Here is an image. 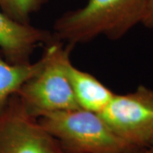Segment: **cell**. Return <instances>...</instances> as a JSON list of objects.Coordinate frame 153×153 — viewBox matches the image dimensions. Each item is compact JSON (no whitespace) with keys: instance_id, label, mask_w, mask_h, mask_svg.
Instances as JSON below:
<instances>
[{"instance_id":"11","label":"cell","mask_w":153,"mask_h":153,"mask_svg":"<svg viewBox=\"0 0 153 153\" xmlns=\"http://www.w3.org/2000/svg\"><path fill=\"white\" fill-rule=\"evenodd\" d=\"M145 153H153V140L150 144V146L145 150Z\"/></svg>"},{"instance_id":"6","label":"cell","mask_w":153,"mask_h":153,"mask_svg":"<svg viewBox=\"0 0 153 153\" xmlns=\"http://www.w3.org/2000/svg\"><path fill=\"white\" fill-rule=\"evenodd\" d=\"M57 40L53 32L15 21L0 10V51L13 64H27L40 44Z\"/></svg>"},{"instance_id":"9","label":"cell","mask_w":153,"mask_h":153,"mask_svg":"<svg viewBox=\"0 0 153 153\" xmlns=\"http://www.w3.org/2000/svg\"><path fill=\"white\" fill-rule=\"evenodd\" d=\"M48 0H0V10L15 21L29 24L33 14L39 11Z\"/></svg>"},{"instance_id":"8","label":"cell","mask_w":153,"mask_h":153,"mask_svg":"<svg viewBox=\"0 0 153 153\" xmlns=\"http://www.w3.org/2000/svg\"><path fill=\"white\" fill-rule=\"evenodd\" d=\"M43 63V55L36 62L27 64H13L0 57V115L11 97L28 78L40 69Z\"/></svg>"},{"instance_id":"12","label":"cell","mask_w":153,"mask_h":153,"mask_svg":"<svg viewBox=\"0 0 153 153\" xmlns=\"http://www.w3.org/2000/svg\"><path fill=\"white\" fill-rule=\"evenodd\" d=\"M134 153H145V150H142V151H139V152H136Z\"/></svg>"},{"instance_id":"1","label":"cell","mask_w":153,"mask_h":153,"mask_svg":"<svg viewBox=\"0 0 153 153\" xmlns=\"http://www.w3.org/2000/svg\"><path fill=\"white\" fill-rule=\"evenodd\" d=\"M150 0H88L69 10L54 24L53 34L60 42L75 46L105 36L117 40L141 23Z\"/></svg>"},{"instance_id":"3","label":"cell","mask_w":153,"mask_h":153,"mask_svg":"<svg viewBox=\"0 0 153 153\" xmlns=\"http://www.w3.org/2000/svg\"><path fill=\"white\" fill-rule=\"evenodd\" d=\"M38 119L66 153L139 152L117 136L96 112L76 108L46 113Z\"/></svg>"},{"instance_id":"5","label":"cell","mask_w":153,"mask_h":153,"mask_svg":"<svg viewBox=\"0 0 153 153\" xmlns=\"http://www.w3.org/2000/svg\"><path fill=\"white\" fill-rule=\"evenodd\" d=\"M0 153H66L14 94L0 115Z\"/></svg>"},{"instance_id":"4","label":"cell","mask_w":153,"mask_h":153,"mask_svg":"<svg viewBox=\"0 0 153 153\" xmlns=\"http://www.w3.org/2000/svg\"><path fill=\"white\" fill-rule=\"evenodd\" d=\"M99 114L111 130L138 151L153 140V90L145 85L114 97Z\"/></svg>"},{"instance_id":"10","label":"cell","mask_w":153,"mask_h":153,"mask_svg":"<svg viewBox=\"0 0 153 153\" xmlns=\"http://www.w3.org/2000/svg\"><path fill=\"white\" fill-rule=\"evenodd\" d=\"M141 24L146 27L153 28V0H150Z\"/></svg>"},{"instance_id":"7","label":"cell","mask_w":153,"mask_h":153,"mask_svg":"<svg viewBox=\"0 0 153 153\" xmlns=\"http://www.w3.org/2000/svg\"><path fill=\"white\" fill-rule=\"evenodd\" d=\"M66 70L78 107L100 113L116 93L92 74L76 67L71 60L67 63Z\"/></svg>"},{"instance_id":"2","label":"cell","mask_w":153,"mask_h":153,"mask_svg":"<svg viewBox=\"0 0 153 153\" xmlns=\"http://www.w3.org/2000/svg\"><path fill=\"white\" fill-rule=\"evenodd\" d=\"M73 46L55 40L47 45L40 69L16 94L28 113L39 117L58 111L79 108L69 81L66 66Z\"/></svg>"}]
</instances>
